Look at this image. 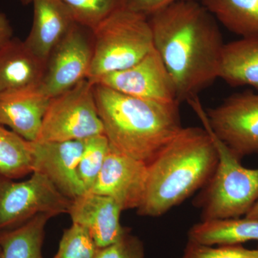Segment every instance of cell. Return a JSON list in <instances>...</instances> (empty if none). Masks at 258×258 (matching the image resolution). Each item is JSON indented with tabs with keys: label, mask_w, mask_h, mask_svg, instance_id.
<instances>
[{
	"label": "cell",
	"mask_w": 258,
	"mask_h": 258,
	"mask_svg": "<svg viewBox=\"0 0 258 258\" xmlns=\"http://www.w3.org/2000/svg\"><path fill=\"white\" fill-rule=\"evenodd\" d=\"M154 48L187 101L219 77L225 43L217 20L201 2L179 1L149 17Z\"/></svg>",
	"instance_id": "cell-1"
},
{
	"label": "cell",
	"mask_w": 258,
	"mask_h": 258,
	"mask_svg": "<svg viewBox=\"0 0 258 258\" xmlns=\"http://www.w3.org/2000/svg\"><path fill=\"white\" fill-rule=\"evenodd\" d=\"M218 156L204 128L183 127L148 164L142 216L157 217L203 189L216 169Z\"/></svg>",
	"instance_id": "cell-2"
},
{
	"label": "cell",
	"mask_w": 258,
	"mask_h": 258,
	"mask_svg": "<svg viewBox=\"0 0 258 258\" xmlns=\"http://www.w3.org/2000/svg\"><path fill=\"white\" fill-rule=\"evenodd\" d=\"M103 132L113 149L149 164L183 128L179 102L127 96L94 84Z\"/></svg>",
	"instance_id": "cell-3"
},
{
	"label": "cell",
	"mask_w": 258,
	"mask_h": 258,
	"mask_svg": "<svg viewBox=\"0 0 258 258\" xmlns=\"http://www.w3.org/2000/svg\"><path fill=\"white\" fill-rule=\"evenodd\" d=\"M186 102L210 134L218 156L213 175L196 199L202 220L245 216L258 201V169L242 166L240 159L212 132L207 120L206 110L198 96Z\"/></svg>",
	"instance_id": "cell-4"
},
{
	"label": "cell",
	"mask_w": 258,
	"mask_h": 258,
	"mask_svg": "<svg viewBox=\"0 0 258 258\" xmlns=\"http://www.w3.org/2000/svg\"><path fill=\"white\" fill-rule=\"evenodd\" d=\"M92 32V63L88 77L91 82L132 67L154 48L149 17L126 6L112 13Z\"/></svg>",
	"instance_id": "cell-5"
},
{
	"label": "cell",
	"mask_w": 258,
	"mask_h": 258,
	"mask_svg": "<svg viewBox=\"0 0 258 258\" xmlns=\"http://www.w3.org/2000/svg\"><path fill=\"white\" fill-rule=\"evenodd\" d=\"M101 134L94 83L87 79L50 98L36 142L85 140Z\"/></svg>",
	"instance_id": "cell-6"
},
{
	"label": "cell",
	"mask_w": 258,
	"mask_h": 258,
	"mask_svg": "<svg viewBox=\"0 0 258 258\" xmlns=\"http://www.w3.org/2000/svg\"><path fill=\"white\" fill-rule=\"evenodd\" d=\"M32 174L20 182L0 176V230L18 227L40 214L69 213L72 200L42 173Z\"/></svg>",
	"instance_id": "cell-7"
},
{
	"label": "cell",
	"mask_w": 258,
	"mask_h": 258,
	"mask_svg": "<svg viewBox=\"0 0 258 258\" xmlns=\"http://www.w3.org/2000/svg\"><path fill=\"white\" fill-rule=\"evenodd\" d=\"M212 132L240 159L258 154V93L232 95L206 110Z\"/></svg>",
	"instance_id": "cell-8"
},
{
	"label": "cell",
	"mask_w": 258,
	"mask_h": 258,
	"mask_svg": "<svg viewBox=\"0 0 258 258\" xmlns=\"http://www.w3.org/2000/svg\"><path fill=\"white\" fill-rule=\"evenodd\" d=\"M83 28L75 23L50 52L37 89L47 98L58 96L88 79L93 45Z\"/></svg>",
	"instance_id": "cell-9"
},
{
	"label": "cell",
	"mask_w": 258,
	"mask_h": 258,
	"mask_svg": "<svg viewBox=\"0 0 258 258\" xmlns=\"http://www.w3.org/2000/svg\"><path fill=\"white\" fill-rule=\"evenodd\" d=\"M93 83L127 96L164 103H179L174 81L155 48L138 63L105 75Z\"/></svg>",
	"instance_id": "cell-10"
},
{
	"label": "cell",
	"mask_w": 258,
	"mask_h": 258,
	"mask_svg": "<svg viewBox=\"0 0 258 258\" xmlns=\"http://www.w3.org/2000/svg\"><path fill=\"white\" fill-rule=\"evenodd\" d=\"M148 164L125 155L110 145L94 186L88 192L108 197L122 210L138 209L147 186Z\"/></svg>",
	"instance_id": "cell-11"
},
{
	"label": "cell",
	"mask_w": 258,
	"mask_h": 258,
	"mask_svg": "<svg viewBox=\"0 0 258 258\" xmlns=\"http://www.w3.org/2000/svg\"><path fill=\"white\" fill-rule=\"evenodd\" d=\"M85 141L31 142L33 171L46 176L71 200L87 192L78 174Z\"/></svg>",
	"instance_id": "cell-12"
},
{
	"label": "cell",
	"mask_w": 258,
	"mask_h": 258,
	"mask_svg": "<svg viewBox=\"0 0 258 258\" xmlns=\"http://www.w3.org/2000/svg\"><path fill=\"white\" fill-rule=\"evenodd\" d=\"M121 208L111 198L86 192L72 200L69 210L73 223L81 226L98 248L114 243L128 231L120 224Z\"/></svg>",
	"instance_id": "cell-13"
},
{
	"label": "cell",
	"mask_w": 258,
	"mask_h": 258,
	"mask_svg": "<svg viewBox=\"0 0 258 258\" xmlns=\"http://www.w3.org/2000/svg\"><path fill=\"white\" fill-rule=\"evenodd\" d=\"M45 66L25 42L11 39L0 47V95L38 89Z\"/></svg>",
	"instance_id": "cell-14"
},
{
	"label": "cell",
	"mask_w": 258,
	"mask_h": 258,
	"mask_svg": "<svg viewBox=\"0 0 258 258\" xmlns=\"http://www.w3.org/2000/svg\"><path fill=\"white\" fill-rule=\"evenodd\" d=\"M34 6L31 30L25 45L46 62L50 52L75 23L60 0H32Z\"/></svg>",
	"instance_id": "cell-15"
},
{
	"label": "cell",
	"mask_w": 258,
	"mask_h": 258,
	"mask_svg": "<svg viewBox=\"0 0 258 258\" xmlns=\"http://www.w3.org/2000/svg\"><path fill=\"white\" fill-rule=\"evenodd\" d=\"M50 98L37 90L0 95V125L28 142H36Z\"/></svg>",
	"instance_id": "cell-16"
},
{
	"label": "cell",
	"mask_w": 258,
	"mask_h": 258,
	"mask_svg": "<svg viewBox=\"0 0 258 258\" xmlns=\"http://www.w3.org/2000/svg\"><path fill=\"white\" fill-rule=\"evenodd\" d=\"M218 79L234 87L248 86L258 91V35L224 45Z\"/></svg>",
	"instance_id": "cell-17"
},
{
	"label": "cell",
	"mask_w": 258,
	"mask_h": 258,
	"mask_svg": "<svg viewBox=\"0 0 258 258\" xmlns=\"http://www.w3.org/2000/svg\"><path fill=\"white\" fill-rule=\"evenodd\" d=\"M189 240L206 245H236L258 241V220L227 218L201 220L190 228Z\"/></svg>",
	"instance_id": "cell-18"
},
{
	"label": "cell",
	"mask_w": 258,
	"mask_h": 258,
	"mask_svg": "<svg viewBox=\"0 0 258 258\" xmlns=\"http://www.w3.org/2000/svg\"><path fill=\"white\" fill-rule=\"evenodd\" d=\"M52 217L49 214H40L0 235V258H43L45 226Z\"/></svg>",
	"instance_id": "cell-19"
},
{
	"label": "cell",
	"mask_w": 258,
	"mask_h": 258,
	"mask_svg": "<svg viewBox=\"0 0 258 258\" xmlns=\"http://www.w3.org/2000/svg\"><path fill=\"white\" fill-rule=\"evenodd\" d=\"M229 31L242 37L258 35V0H201Z\"/></svg>",
	"instance_id": "cell-20"
},
{
	"label": "cell",
	"mask_w": 258,
	"mask_h": 258,
	"mask_svg": "<svg viewBox=\"0 0 258 258\" xmlns=\"http://www.w3.org/2000/svg\"><path fill=\"white\" fill-rule=\"evenodd\" d=\"M32 172L31 142L0 125V176L18 179Z\"/></svg>",
	"instance_id": "cell-21"
},
{
	"label": "cell",
	"mask_w": 258,
	"mask_h": 258,
	"mask_svg": "<svg viewBox=\"0 0 258 258\" xmlns=\"http://www.w3.org/2000/svg\"><path fill=\"white\" fill-rule=\"evenodd\" d=\"M75 23L92 31L105 19L125 6V0H60Z\"/></svg>",
	"instance_id": "cell-22"
},
{
	"label": "cell",
	"mask_w": 258,
	"mask_h": 258,
	"mask_svg": "<svg viewBox=\"0 0 258 258\" xmlns=\"http://www.w3.org/2000/svg\"><path fill=\"white\" fill-rule=\"evenodd\" d=\"M109 149V142L104 134L85 141L84 149L78 165V174L87 192L94 186Z\"/></svg>",
	"instance_id": "cell-23"
},
{
	"label": "cell",
	"mask_w": 258,
	"mask_h": 258,
	"mask_svg": "<svg viewBox=\"0 0 258 258\" xmlns=\"http://www.w3.org/2000/svg\"><path fill=\"white\" fill-rule=\"evenodd\" d=\"M98 249L87 231L73 223L64 231L53 258H96Z\"/></svg>",
	"instance_id": "cell-24"
},
{
	"label": "cell",
	"mask_w": 258,
	"mask_h": 258,
	"mask_svg": "<svg viewBox=\"0 0 258 258\" xmlns=\"http://www.w3.org/2000/svg\"><path fill=\"white\" fill-rule=\"evenodd\" d=\"M180 258H258V249H247L242 244L214 247L188 240Z\"/></svg>",
	"instance_id": "cell-25"
},
{
	"label": "cell",
	"mask_w": 258,
	"mask_h": 258,
	"mask_svg": "<svg viewBox=\"0 0 258 258\" xmlns=\"http://www.w3.org/2000/svg\"><path fill=\"white\" fill-rule=\"evenodd\" d=\"M144 255L142 241L128 230L114 243L98 249L96 258H144Z\"/></svg>",
	"instance_id": "cell-26"
},
{
	"label": "cell",
	"mask_w": 258,
	"mask_h": 258,
	"mask_svg": "<svg viewBox=\"0 0 258 258\" xmlns=\"http://www.w3.org/2000/svg\"><path fill=\"white\" fill-rule=\"evenodd\" d=\"M179 1H196L201 0H125L128 9L149 17L168 5Z\"/></svg>",
	"instance_id": "cell-27"
},
{
	"label": "cell",
	"mask_w": 258,
	"mask_h": 258,
	"mask_svg": "<svg viewBox=\"0 0 258 258\" xmlns=\"http://www.w3.org/2000/svg\"><path fill=\"white\" fill-rule=\"evenodd\" d=\"M13 28L6 15L0 13V47L13 39Z\"/></svg>",
	"instance_id": "cell-28"
},
{
	"label": "cell",
	"mask_w": 258,
	"mask_h": 258,
	"mask_svg": "<svg viewBox=\"0 0 258 258\" xmlns=\"http://www.w3.org/2000/svg\"><path fill=\"white\" fill-rule=\"evenodd\" d=\"M244 217H247V218L254 219V220H258V201L254 204V206L246 214Z\"/></svg>",
	"instance_id": "cell-29"
},
{
	"label": "cell",
	"mask_w": 258,
	"mask_h": 258,
	"mask_svg": "<svg viewBox=\"0 0 258 258\" xmlns=\"http://www.w3.org/2000/svg\"><path fill=\"white\" fill-rule=\"evenodd\" d=\"M23 1L24 2V3H31L32 0H23Z\"/></svg>",
	"instance_id": "cell-30"
},
{
	"label": "cell",
	"mask_w": 258,
	"mask_h": 258,
	"mask_svg": "<svg viewBox=\"0 0 258 258\" xmlns=\"http://www.w3.org/2000/svg\"><path fill=\"white\" fill-rule=\"evenodd\" d=\"M0 255H1V249H0Z\"/></svg>",
	"instance_id": "cell-31"
}]
</instances>
